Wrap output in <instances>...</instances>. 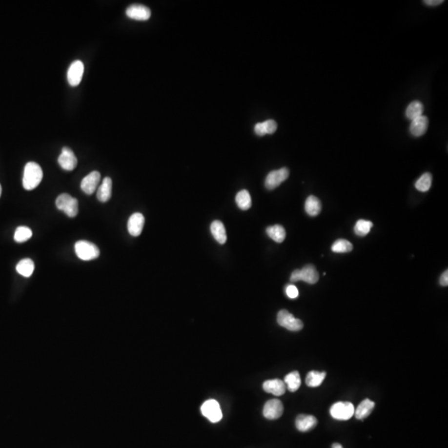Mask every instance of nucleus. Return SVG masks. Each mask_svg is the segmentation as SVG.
I'll list each match as a JSON object with an SVG mask.
<instances>
[{
  "label": "nucleus",
  "instance_id": "nucleus-22",
  "mask_svg": "<svg viewBox=\"0 0 448 448\" xmlns=\"http://www.w3.org/2000/svg\"><path fill=\"white\" fill-rule=\"evenodd\" d=\"M266 233L269 238H271L272 240L278 244H281L285 240V235H286L285 228L282 227V225H278V224L267 227Z\"/></svg>",
  "mask_w": 448,
  "mask_h": 448
},
{
  "label": "nucleus",
  "instance_id": "nucleus-35",
  "mask_svg": "<svg viewBox=\"0 0 448 448\" xmlns=\"http://www.w3.org/2000/svg\"><path fill=\"white\" fill-rule=\"evenodd\" d=\"M424 3H426L427 5L437 6L443 3V0H426L424 1Z\"/></svg>",
  "mask_w": 448,
  "mask_h": 448
},
{
  "label": "nucleus",
  "instance_id": "nucleus-16",
  "mask_svg": "<svg viewBox=\"0 0 448 448\" xmlns=\"http://www.w3.org/2000/svg\"><path fill=\"white\" fill-rule=\"evenodd\" d=\"M428 127V119L425 116H421L412 121L410 124V132L412 136L418 137L426 133Z\"/></svg>",
  "mask_w": 448,
  "mask_h": 448
},
{
  "label": "nucleus",
  "instance_id": "nucleus-13",
  "mask_svg": "<svg viewBox=\"0 0 448 448\" xmlns=\"http://www.w3.org/2000/svg\"><path fill=\"white\" fill-rule=\"evenodd\" d=\"M101 180V174L98 171H92L83 179L81 183V188L85 194H92L97 189Z\"/></svg>",
  "mask_w": 448,
  "mask_h": 448
},
{
  "label": "nucleus",
  "instance_id": "nucleus-27",
  "mask_svg": "<svg viewBox=\"0 0 448 448\" xmlns=\"http://www.w3.org/2000/svg\"><path fill=\"white\" fill-rule=\"evenodd\" d=\"M236 203L242 210H247L252 206V199L247 190H241L236 195Z\"/></svg>",
  "mask_w": 448,
  "mask_h": 448
},
{
  "label": "nucleus",
  "instance_id": "nucleus-30",
  "mask_svg": "<svg viewBox=\"0 0 448 448\" xmlns=\"http://www.w3.org/2000/svg\"><path fill=\"white\" fill-rule=\"evenodd\" d=\"M332 252H336V253H346V252H351L353 250V245L350 242L346 240V239H339L335 241L331 246Z\"/></svg>",
  "mask_w": 448,
  "mask_h": 448
},
{
  "label": "nucleus",
  "instance_id": "nucleus-28",
  "mask_svg": "<svg viewBox=\"0 0 448 448\" xmlns=\"http://www.w3.org/2000/svg\"><path fill=\"white\" fill-rule=\"evenodd\" d=\"M373 227V223L364 219H360L357 222L354 226V232L359 237H365L370 232L371 228Z\"/></svg>",
  "mask_w": 448,
  "mask_h": 448
},
{
  "label": "nucleus",
  "instance_id": "nucleus-33",
  "mask_svg": "<svg viewBox=\"0 0 448 448\" xmlns=\"http://www.w3.org/2000/svg\"><path fill=\"white\" fill-rule=\"evenodd\" d=\"M285 293H286L289 298L296 299L298 297L299 290L296 285H288L285 287Z\"/></svg>",
  "mask_w": 448,
  "mask_h": 448
},
{
  "label": "nucleus",
  "instance_id": "nucleus-19",
  "mask_svg": "<svg viewBox=\"0 0 448 448\" xmlns=\"http://www.w3.org/2000/svg\"><path fill=\"white\" fill-rule=\"evenodd\" d=\"M375 406L374 402L371 401L368 398H366L364 401L360 403L356 410H354L355 418L359 420H364L370 415L373 411V407Z\"/></svg>",
  "mask_w": 448,
  "mask_h": 448
},
{
  "label": "nucleus",
  "instance_id": "nucleus-29",
  "mask_svg": "<svg viewBox=\"0 0 448 448\" xmlns=\"http://www.w3.org/2000/svg\"><path fill=\"white\" fill-rule=\"evenodd\" d=\"M432 176L430 173H425L421 176L415 183V187L420 192H427L431 188Z\"/></svg>",
  "mask_w": 448,
  "mask_h": 448
},
{
  "label": "nucleus",
  "instance_id": "nucleus-18",
  "mask_svg": "<svg viewBox=\"0 0 448 448\" xmlns=\"http://www.w3.org/2000/svg\"><path fill=\"white\" fill-rule=\"evenodd\" d=\"M111 190H112V180L110 177H105L103 180L102 183L101 184L97 190V199L100 202H107L111 199Z\"/></svg>",
  "mask_w": 448,
  "mask_h": 448
},
{
  "label": "nucleus",
  "instance_id": "nucleus-9",
  "mask_svg": "<svg viewBox=\"0 0 448 448\" xmlns=\"http://www.w3.org/2000/svg\"><path fill=\"white\" fill-rule=\"evenodd\" d=\"M58 163L66 171H72L78 165V159L72 149L64 147L61 149V155L58 157Z\"/></svg>",
  "mask_w": 448,
  "mask_h": 448
},
{
  "label": "nucleus",
  "instance_id": "nucleus-6",
  "mask_svg": "<svg viewBox=\"0 0 448 448\" xmlns=\"http://www.w3.org/2000/svg\"><path fill=\"white\" fill-rule=\"evenodd\" d=\"M277 322L280 326L290 331H299L303 328V323L301 320L294 317L288 310H280L277 315Z\"/></svg>",
  "mask_w": 448,
  "mask_h": 448
},
{
  "label": "nucleus",
  "instance_id": "nucleus-5",
  "mask_svg": "<svg viewBox=\"0 0 448 448\" xmlns=\"http://www.w3.org/2000/svg\"><path fill=\"white\" fill-rule=\"evenodd\" d=\"M329 412L336 420H348L354 414V407L349 402H338L332 405Z\"/></svg>",
  "mask_w": 448,
  "mask_h": 448
},
{
  "label": "nucleus",
  "instance_id": "nucleus-24",
  "mask_svg": "<svg viewBox=\"0 0 448 448\" xmlns=\"http://www.w3.org/2000/svg\"><path fill=\"white\" fill-rule=\"evenodd\" d=\"M326 372L310 371L307 374L305 383H306L307 386L309 387H319L323 383L324 379H326Z\"/></svg>",
  "mask_w": 448,
  "mask_h": 448
},
{
  "label": "nucleus",
  "instance_id": "nucleus-15",
  "mask_svg": "<svg viewBox=\"0 0 448 448\" xmlns=\"http://www.w3.org/2000/svg\"><path fill=\"white\" fill-rule=\"evenodd\" d=\"M263 389L266 393H271L275 396H282L285 393V385L281 379L266 380L263 384Z\"/></svg>",
  "mask_w": 448,
  "mask_h": 448
},
{
  "label": "nucleus",
  "instance_id": "nucleus-1",
  "mask_svg": "<svg viewBox=\"0 0 448 448\" xmlns=\"http://www.w3.org/2000/svg\"><path fill=\"white\" fill-rule=\"evenodd\" d=\"M42 177L43 173L39 163L28 162L25 165L22 177V186L26 190H33L39 185Z\"/></svg>",
  "mask_w": 448,
  "mask_h": 448
},
{
  "label": "nucleus",
  "instance_id": "nucleus-34",
  "mask_svg": "<svg viewBox=\"0 0 448 448\" xmlns=\"http://www.w3.org/2000/svg\"><path fill=\"white\" fill-rule=\"evenodd\" d=\"M440 284L443 286H447L448 285V271H444L443 275L440 277Z\"/></svg>",
  "mask_w": 448,
  "mask_h": 448
},
{
  "label": "nucleus",
  "instance_id": "nucleus-11",
  "mask_svg": "<svg viewBox=\"0 0 448 448\" xmlns=\"http://www.w3.org/2000/svg\"><path fill=\"white\" fill-rule=\"evenodd\" d=\"M84 74V64L80 60L74 61L71 64L67 72V80L72 86H77L80 84Z\"/></svg>",
  "mask_w": 448,
  "mask_h": 448
},
{
  "label": "nucleus",
  "instance_id": "nucleus-20",
  "mask_svg": "<svg viewBox=\"0 0 448 448\" xmlns=\"http://www.w3.org/2000/svg\"><path fill=\"white\" fill-rule=\"evenodd\" d=\"M211 232L213 238L220 244H224L227 242V233L224 224L221 221L216 220L211 224Z\"/></svg>",
  "mask_w": 448,
  "mask_h": 448
},
{
  "label": "nucleus",
  "instance_id": "nucleus-31",
  "mask_svg": "<svg viewBox=\"0 0 448 448\" xmlns=\"http://www.w3.org/2000/svg\"><path fill=\"white\" fill-rule=\"evenodd\" d=\"M32 235H33V232L29 227L21 226V227H18L15 231L14 240L16 241L17 243H24L28 239H30Z\"/></svg>",
  "mask_w": 448,
  "mask_h": 448
},
{
  "label": "nucleus",
  "instance_id": "nucleus-25",
  "mask_svg": "<svg viewBox=\"0 0 448 448\" xmlns=\"http://www.w3.org/2000/svg\"><path fill=\"white\" fill-rule=\"evenodd\" d=\"M423 110H424V106H423V103L418 102V101L412 102L407 107V118L411 120V121H413V120L418 118L419 116H423Z\"/></svg>",
  "mask_w": 448,
  "mask_h": 448
},
{
  "label": "nucleus",
  "instance_id": "nucleus-17",
  "mask_svg": "<svg viewBox=\"0 0 448 448\" xmlns=\"http://www.w3.org/2000/svg\"><path fill=\"white\" fill-rule=\"evenodd\" d=\"M317 424V419L312 415L301 414L296 419V428L301 431H308Z\"/></svg>",
  "mask_w": 448,
  "mask_h": 448
},
{
  "label": "nucleus",
  "instance_id": "nucleus-32",
  "mask_svg": "<svg viewBox=\"0 0 448 448\" xmlns=\"http://www.w3.org/2000/svg\"><path fill=\"white\" fill-rule=\"evenodd\" d=\"M263 123V130H264V132H265V135H271L273 133L276 132V130L277 129V122L273 121V120H268V121H265V122H262Z\"/></svg>",
  "mask_w": 448,
  "mask_h": 448
},
{
  "label": "nucleus",
  "instance_id": "nucleus-3",
  "mask_svg": "<svg viewBox=\"0 0 448 448\" xmlns=\"http://www.w3.org/2000/svg\"><path fill=\"white\" fill-rule=\"evenodd\" d=\"M75 252L83 261H90L99 257L100 250L94 244L87 241H78L75 244Z\"/></svg>",
  "mask_w": 448,
  "mask_h": 448
},
{
  "label": "nucleus",
  "instance_id": "nucleus-10",
  "mask_svg": "<svg viewBox=\"0 0 448 448\" xmlns=\"http://www.w3.org/2000/svg\"><path fill=\"white\" fill-rule=\"evenodd\" d=\"M283 404L279 399H271L265 403L263 407V415L265 418L275 420L279 418L283 413Z\"/></svg>",
  "mask_w": 448,
  "mask_h": 448
},
{
  "label": "nucleus",
  "instance_id": "nucleus-7",
  "mask_svg": "<svg viewBox=\"0 0 448 448\" xmlns=\"http://www.w3.org/2000/svg\"><path fill=\"white\" fill-rule=\"evenodd\" d=\"M201 412L205 418H207L212 423H218L223 418L220 405L214 399H210L204 403L201 407Z\"/></svg>",
  "mask_w": 448,
  "mask_h": 448
},
{
  "label": "nucleus",
  "instance_id": "nucleus-12",
  "mask_svg": "<svg viewBox=\"0 0 448 448\" xmlns=\"http://www.w3.org/2000/svg\"><path fill=\"white\" fill-rule=\"evenodd\" d=\"M125 14L128 18L138 21H145L151 16V11L146 6L142 4H132L128 7Z\"/></svg>",
  "mask_w": 448,
  "mask_h": 448
},
{
  "label": "nucleus",
  "instance_id": "nucleus-26",
  "mask_svg": "<svg viewBox=\"0 0 448 448\" xmlns=\"http://www.w3.org/2000/svg\"><path fill=\"white\" fill-rule=\"evenodd\" d=\"M16 270L22 277H29L34 271V263L30 258L22 259L18 263Z\"/></svg>",
  "mask_w": 448,
  "mask_h": 448
},
{
  "label": "nucleus",
  "instance_id": "nucleus-36",
  "mask_svg": "<svg viewBox=\"0 0 448 448\" xmlns=\"http://www.w3.org/2000/svg\"><path fill=\"white\" fill-rule=\"evenodd\" d=\"M332 448H343V447H342V445L340 444V443H334V444L332 445Z\"/></svg>",
  "mask_w": 448,
  "mask_h": 448
},
{
  "label": "nucleus",
  "instance_id": "nucleus-2",
  "mask_svg": "<svg viewBox=\"0 0 448 448\" xmlns=\"http://www.w3.org/2000/svg\"><path fill=\"white\" fill-rule=\"evenodd\" d=\"M56 206L70 218H74L78 213V201L68 194H60L56 199Z\"/></svg>",
  "mask_w": 448,
  "mask_h": 448
},
{
  "label": "nucleus",
  "instance_id": "nucleus-14",
  "mask_svg": "<svg viewBox=\"0 0 448 448\" xmlns=\"http://www.w3.org/2000/svg\"><path fill=\"white\" fill-rule=\"evenodd\" d=\"M144 224V217L143 214L136 213L130 216L128 220V231L133 237L141 235Z\"/></svg>",
  "mask_w": 448,
  "mask_h": 448
},
{
  "label": "nucleus",
  "instance_id": "nucleus-4",
  "mask_svg": "<svg viewBox=\"0 0 448 448\" xmlns=\"http://www.w3.org/2000/svg\"><path fill=\"white\" fill-rule=\"evenodd\" d=\"M319 273L313 265H306L302 270H295L290 276V282L303 281L308 284H315L318 282Z\"/></svg>",
  "mask_w": 448,
  "mask_h": 448
},
{
  "label": "nucleus",
  "instance_id": "nucleus-21",
  "mask_svg": "<svg viewBox=\"0 0 448 448\" xmlns=\"http://www.w3.org/2000/svg\"><path fill=\"white\" fill-rule=\"evenodd\" d=\"M305 209L307 214L311 217L319 215L321 211V203L320 199L313 195L308 197L305 204Z\"/></svg>",
  "mask_w": 448,
  "mask_h": 448
},
{
  "label": "nucleus",
  "instance_id": "nucleus-8",
  "mask_svg": "<svg viewBox=\"0 0 448 448\" xmlns=\"http://www.w3.org/2000/svg\"><path fill=\"white\" fill-rule=\"evenodd\" d=\"M288 176H289V170L287 168H282V169L270 172L265 178V188L269 190H272L274 188H277L282 182H284L287 179Z\"/></svg>",
  "mask_w": 448,
  "mask_h": 448
},
{
  "label": "nucleus",
  "instance_id": "nucleus-37",
  "mask_svg": "<svg viewBox=\"0 0 448 448\" xmlns=\"http://www.w3.org/2000/svg\"><path fill=\"white\" fill-rule=\"evenodd\" d=\"M1 194H2V187H1V184H0V196H1Z\"/></svg>",
  "mask_w": 448,
  "mask_h": 448
},
{
  "label": "nucleus",
  "instance_id": "nucleus-23",
  "mask_svg": "<svg viewBox=\"0 0 448 448\" xmlns=\"http://www.w3.org/2000/svg\"><path fill=\"white\" fill-rule=\"evenodd\" d=\"M285 385L287 386V388L290 392H296L301 387L302 385V380L300 373L297 371H293L291 373H288L287 375L285 377L284 379Z\"/></svg>",
  "mask_w": 448,
  "mask_h": 448
}]
</instances>
